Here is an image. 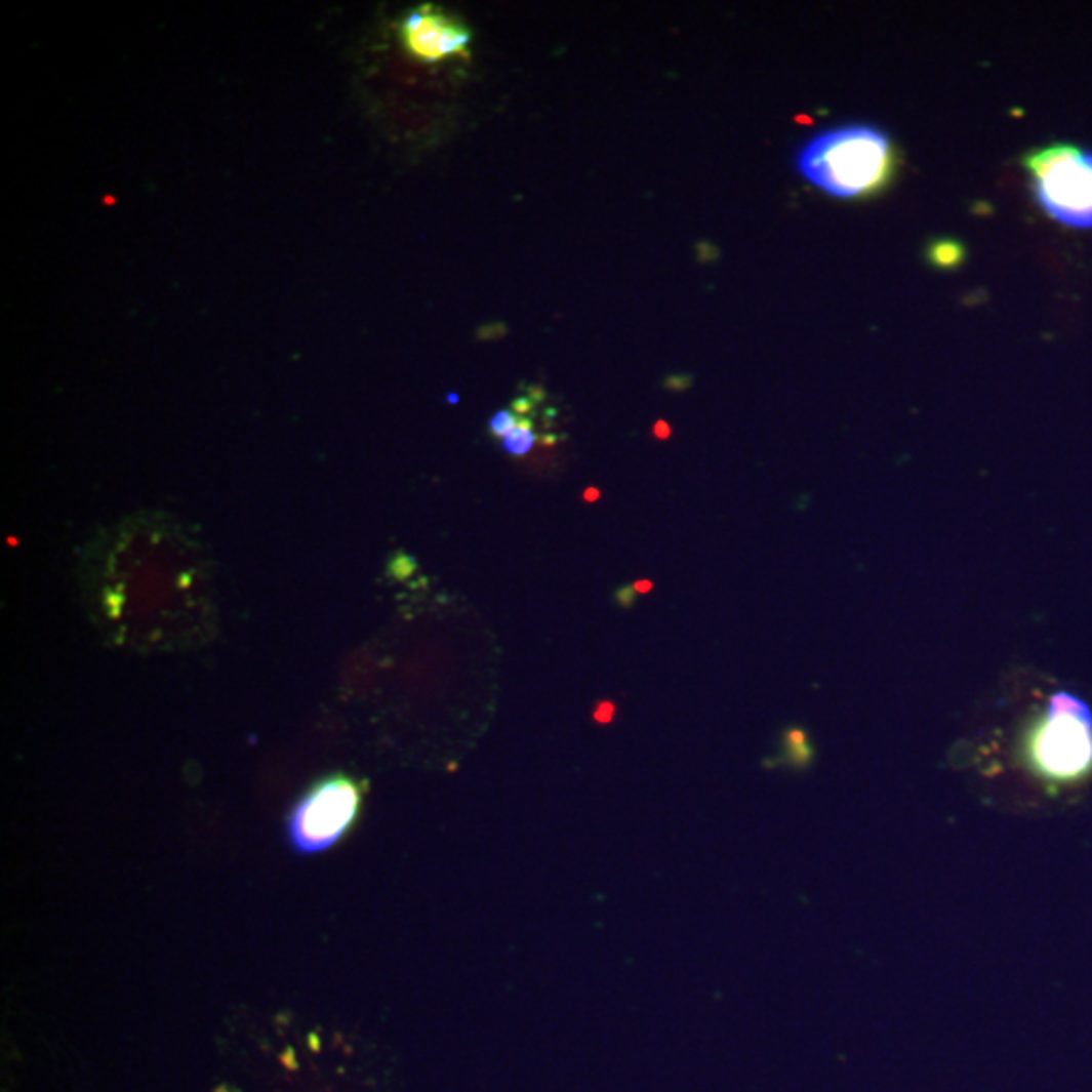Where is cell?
<instances>
[{
  "mask_svg": "<svg viewBox=\"0 0 1092 1092\" xmlns=\"http://www.w3.org/2000/svg\"><path fill=\"white\" fill-rule=\"evenodd\" d=\"M896 162L890 136L866 124L819 132L796 158L801 176L836 199H866L880 193L892 180Z\"/></svg>",
  "mask_w": 1092,
  "mask_h": 1092,
  "instance_id": "cell-1",
  "label": "cell"
},
{
  "mask_svg": "<svg viewBox=\"0 0 1092 1092\" xmlns=\"http://www.w3.org/2000/svg\"><path fill=\"white\" fill-rule=\"evenodd\" d=\"M1040 209L1054 220L1092 229V152L1068 145L1048 146L1023 156Z\"/></svg>",
  "mask_w": 1092,
  "mask_h": 1092,
  "instance_id": "cell-2",
  "label": "cell"
},
{
  "mask_svg": "<svg viewBox=\"0 0 1092 1092\" xmlns=\"http://www.w3.org/2000/svg\"><path fill=\"white\" fill-rule=\"evenodd\" d=\"M363 794V785L342 773L314 783L288 815L291 848L297 854H318L338 844L361 813Z\"/></svg>",
  "mask_w": 1092,
  "mask_h": 1092,
  "instance_id": "cell-3",
  "label": "cell"
},
{
  "mask_svg": "<svg viewBox=\"0 0 1092 1092\" xmlns=\"http://www.w3.org/2000/svg\"><path fill=\"white\" fill-rule=\"evenodd\" d=\"M1027 755L1034 769L1056 783H1075L1092 773L1091 713L1046 711L1032 730Z\"/></svg>",
  "mask_w": 1092,
  "mask_h": 1092,
  "instance_id": "cell-4",
  "label": "cell"
},
{
  "mask_svg": "<svg viewBox=\"0 0 1092 1092\" xmlns=\"http://www.w3.org/2000/svg\"><path fill=\"white\" fill-rule=\"evenodd\" d=\"M401 37L407 49L423 62H441L463 55L472 33L434 6H419L401 21Z\"/></svg>",
  "mask_w": 1092,
  "mask_h": 1092,
  "instance_id": "cell-5",
  "label": "cell"
},
{
  "mask_svg": "<svg viewBox=\"0 0 1092 1092\" xmlns=\"http://www.w3.org/2000/svg\"><path fill=\"white\" fill-rule=\"evenodd\" d=\"M927 257L933 268L955 270L965 261L967 249L957 239H935L927 249Z\"/></svg>",
  "mask_w": 1092,
  "mask_h": 1092,
  "instance_id": "cell-6",
  "label": "cell"
},
{
  "mask_svg": "<svg viewBox=\"0 0 1092 1092\" xmlns=\"http://www.w3.org/2000/svg\"><path fill=\"white\" fill-rule=\"evenodd\" d=\"M536 436L526 419L518 421V426L510 432L509 436L502 437V445L510 455H524L532 449Z\"/></svg>",
  "mask_w": 1092,
  "mask_h": 1092,
  "instance_id": "cell-7",
  "label": "cell"
},
{
  "mask_svg": "<svg viewBox=\"0 0 1092 1092\" xmlns=\"http://www.w3.org/2000/svg\"><path fill=\"white\" fill-rule=\"evenodd\" d=\"M516 426H518V419L514 417L512 411H498V413L490 419V432H492L494 436L507 437Z\"/></svg>",
  "mask_w": 1092,
  "mask_h": 1092,
  "instance_id": "cell-8",
  "label": "cell"
},
{
  "mask_svg": "<svg viewBox=\"0 0 1092 1092\" xmlns=\"http://www.w3.org/2000/svg\"><path fill=\"white\" fill-rule=\"evenodd\" d=\"M652 587V582H636V591H648Z\"/></svg>",
  "mask_w": 1092,
  "mask_h": 1092,
  "instance_id": "cell-9",
  "label": "cell"
}]
</instances>
